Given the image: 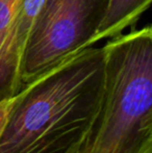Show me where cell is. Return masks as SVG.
I'll return each instance as SVG.
<instances>
[{"instance_id": "52a82bcc", "label": "cell", "mask_w": 152, "mask_h": 153, "mask_svg": "<svg viewBox=\"0 0 152 153\" xmlns=\"http://www.w3.org/2000/svg\"><path fill=\"white\" fill-rule=\"evenodd\" d=\"M140 153H152V144H151V145L146 146L144 149L141 150Z\"/></svg>"}, {"instance_id": "277c9868", "label": "cell", "mask_w": 152, "mask_h": 153, "mask_svg": "<svg viewBox=\"0 0 152 153\" xmlns=\"http://www.w3.org/2000/svg\"><path fill=\"white\" fill-rule=\"evenodd\" d=\"M23 0H0V102L13 98L22 90L20 64L12 51L15 19Z\"/></svg>"}, {"instance_id": "7a4b0ae2", "label": "cell", "mask_w": 152, "mask_h": 153, "mask_svg": "<svg viewBox=\"0 0 152 153\" xmlns=\"http://www.w3.org/2000/svg\"><path fill=\"white\" fill-rule=\"evenodd\" d=\"M105 90L99 114L73 153H140L152 144V28L103 46Z\"/></svg>"}, {"instance_id": "3957f363", "label": "cell", "mask_w": 152, "mask_h": 153, "mask_svg": "<svg viewBox=\"0 0 152 153\" xmlns=\"http://www.w3.org/2000/svg\"><path fill=\"white\" fill-rule=\"evenodd\" d=\"M108 4L110 0H44L21 55L23 87L93 46Z\"/></svg>"}, {"instance_id": "8992f818", "label": "cell", "mask_w": 152, "mask_h": 153, "mask_svg": "<svg viewBox=\"0 0 152 153\" xmlns=\"http://www.w3.org/2000/svg\"><path fill=\"white\" fill-rule=\"evenodd\" d=\"M12 100L13 98L0 102V135H1L2 130L5 126L6 120H7L8 113H10V106H12Z\"/></svg>"}, {"instance_id": "5b68a950", "label": "cell", "mask_w": 152, "mask_h": 153, "mask_svg": "<svg viewBox=\"0 0 152 153\" xmlns=\"http://www.w3.org/2000/svg\"><path fill=\"white\" fill-rule=\"evenodd\" d=\"M152 0H110L108 12L96 33L93 43L110 39L139 21L149 8Z\"/></svg>"}, {"instance_id": "6da1fadb", "label": "cell", "mask_w": 152, "mask_h": 153, "mask_svg": "<svg viewBox=\"0 0 152 153\" xmlns=\"http://www.w3.org/2000/svg\"><path fill=\"white\" fill-rule=\"evenodd\" d=\"M103 47H87L13 97L0 153H73L99 114Z\"/></svg>"}]
</instances>
